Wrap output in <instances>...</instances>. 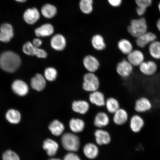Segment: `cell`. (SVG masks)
Wrapping results in <instances>:
<instances>
[{"instance_id":"obj_39","label":"cell","mask_w":160,"mask_h":160,"mask_svg":"<svg viewBox=\"0 0 160 160\" xmlns=\"http://www.w3.org/2000/svg\"><path fill=\"white\" fill-rule=\"evenodd\" d=\"M63 160H81L76 154L71 152L67 154L64 158Z\"/></svg>"},{"instance_id":"obj_44","label":"cell","mask_w":160,"mask_h":160,"mask_svg":"<svg viewBox=\"0 0 160 160\" xmlns=\"http://www.w3.org/2000/svg\"><path fill=\"white\" fill-rule=\"evenodd\" d=\"M16 2L19 3H24L27 1V0H15Z\"/></svg>"},{"instance_id":"obj_26","label":"cell","mask_w":160,"mask_h":160,"mask_svg":"<svg viewBox=\"0 0 160 160\" xmlns=\"http://www.w3.org/2000/svg\"><path fill=\"white\" fill-rule=\"evenodd\" d=\"M91 43L93 48L97 51H102L106 47L104 39L101 35H93L92 38Z\"/></svg>"},{"instance_id":"obj_28","label":"cell","mask_w":160,"mask_h":160,"mask_svg":"<svg viewBox=\"0 0 160 160\" xmlns=\"http://www.w3.org/2000/svg\"><path fill=\"white\" fill-rule=\"evenodd\" d=\"M148 52L151 57L155 60H160V41L157 40L148 46Z\"/></svg>"},{"instance_id":"obj_33","label":"cell","mask_w":160,"mask_h":160,"mask_svg":"<svg viewBox=\"0 0 160 160\" xmlns=\"http://www.w3.org/2000/svg\"><path fill=\"white\" fill-rule=\"evenodd\" d=\"M69 127L73 132H81L84 128L85 123L81 119L73 118L70 120Z\"/></svg>"},{"instance_id":"obj_37","label":"cell","mask_w":160,"mask_h":160,"mask_svg":"<svg viewBox=\"0 0 160 160\" xmlns=\"http://www.w3.org/2000/svg\"><path fill=\"white\" fill-rule=\"evenodd\" d=\"M135 3L138 7H145L148 8L152 3V0H135Z\"/></svg>"},{"instance_id":"obj_34","label":"cell","mask_w":160,"mask_h":160,"mask_svg":"<svg viewBox=\"0 0 160 160\" xmlns=\"http://www.w3.org/2000/svg\"><path fill=\"white\" fill-rule=\"evenodd\" d=\"M58 75L57 70L55 68L48 67L44 72V77L47 81L53 82L57 79Z\"/></svg>"},{"instance_id":"obj_25","label":"cell","mask_w":160,"mask_h":160,"mask_svg":"<svg viewBox=\"0 0 160 160\" xmlns=\"http://www.w3.org/2000/svg\"><path fill=\"white\" fill-rule=\"evenodd\" d=\"M117 46L120 51L123 55L127 56L134 49L131 42L126 38L120 39L118 42Z\"/></svg>"},{"instance_id":"obj_2","label":"cell","mask_w":160,"mask_h":160,"mask_svg":"<svg viewBox=\"0 0 160 160\" xmlns=\"http://www.w3.org/2000/svg\"><path fill=\"white\" fill-rule=\"evenodd\" d=\"M148 26L145 18L132 20L127 27V31L132 37L136 38L148 31Z\"/></svg>"},{"instance_id":"obj_4","label":"cell","mask_w":160,"mask_h":160,"mask_svg":"<svg viewBox=\"0 0 160 160\" xmlns=\"http://www.w3.org/2000/svg\"><path fill=\"white\" fill-rule=\"evenodd\" d=\"M82 87L85 91L90 92L98 91L100 86L98 78L94 73L88 72L84 75Z\"/></svg>"},{"instance_id":"obj_24","label":"cell","mask_w":160,"mask_h":160,"mask_svg":"<svg viewBox=\"0 0 160 160\" xmlns=\"http://www.w3.org/2000/svg\"><path fill=\"white\" fill-rule=\"evenodd\" d=\"M96 142L100 145H107L111 141V138L107 132L102 130H97L95 133Z\"/></svg>"},{"instance_id":"obj_14","label":"cell","mask_w":160,"mask_h":160,"mask_svg":"<svg viewBox=\"0 0 160 160\" xmlns=\"http://www.w3.org/2000/svg\"><path fill=\"white\" fill-rule=\"evenodd\" d=\"M83 65L89 72L94 73L98 70L99 62L97 58L92 55H88L84 58Z\"/></svg>"},{"instance_id":"obj_7","label":"cell","mask_w":160,"mask_h":160,"mask_svg":"<svg viewBox=\"0 0 160 160\" xmlns=\"http://www.w3.org/2000/svg\"><path fill=\"white\" fill-rule=\"evenodd\" d=\"M153 104L148 98L142 97L139 98L135 102L134 109L138 113L147 112L152 108Z\"/></svg>"},{"instance_id":"obj_30","label":"cell","mask_w":160,"mask_h":160,"mask_svg":"<svg viewBox=\"0 0 160 160\" xmlns=\"http://www.w3.org/2000/svg\"><path fill=\"white\" fill-rule=\"evenodd\" d=\"M83 152L88 158L95 159L98 154L99 151L97 146L93 143H88L83 148Z\"/></svg>"},{"instance_id":"obj_20","label":"cell","mask_w":160,"mask_h":160,"mask_svg":"<svg viewBox=\"0 0 160 160\" xmlns=\"http://www.w3.org/2000/svg\"><path fill=\"white\" fill-rule=\"evenodd\" d=\"M42 146L47 155L51 157H52L56 154L59 148L58 144L57 142L51 139L45 140Z\"/></svg>"},{"instance_id":"obj_19","label":"cell","mask_w":160,"mask_h":160,"mask_svg":"<svg viewBox=\"0 0 160 160\" xmlns=\"http://www.w3.org/2000/svg\"><path fill=\"white\" fill-rule=\"evenodd\" d=\"M58 9L52 4L47 3L43 5L41 9V13L44 17L47 19H52L57 15Z\"/></svg>"},{"instance_id":"obj_15","label":"cell","mask_w":160,"mask_h":160,"mask_svg":"<svg viewBox=\"0 0 160 160\" xmlns=\"http://www.w3.org/2000/svg\"><path fill=\"white\" fill-rule=\"evenodd\" d=\"M55 32L54 26L50 23H46L35 30V33L38 38H45L53 35Z\"/></svg>"},{"instance_id":"obj_1","label":"cell","mask_w":160,"mask_h":160,"mask_svg":"<svg viewBox=\"0 0 160 160\" xmlns=\"http://www.w3.org/2000/svg\"><path fill=\"white\" fill-rule=\"evenodd\" d=\"M21 63L20 56L13 52L5 51L0 56V67L7 72H15L19 68Z\"/></svg>"},{"instance_id":"obj_31","label":"cell","mask_w":160,"mask_h":160,"mask_svg":"<svg viewBox=\"0 0 160 160\" xmlns=\"http://www.w3.org/2000/svg\"><path fill=\"white\" fill-rule=\"evenodd\" d=\"M93 0H80L79 8L82 12L85 15H89L93 10Z\"/></svg>"},{"instance_id":"obj_38","label":"cell","mask_w":160,"mask_h":160,"mask_svg":"<svg viewBox=\"0 0 160 160\" xmlns=\"http://www.w3.org/2000/svg\"><path fill=\"white\" fill-rule=\"evenodd\" d=\"M35 56L39 58H45L47 57L48 54L45 50L38 48L37 49Z\"/></svg>"},{"instance_id":"obj_5","label":"cell","mask_w":160,"mask_h":160,"mask_svg":"<svg viewBox=\"0 0 160 160\" xmlns=\"http://www.w3.org/2000/svg\"><path fill=\"white\" fill-rule=\"evenodd\" d=\"M116 70L120 77L124 79H127L132 74L134 67L126 59L122 60L118 63Z\"/></svg>"},{"instance_id":"obj_46","label":"cell","mask_w":160,"mask_h":160,"mask_svg":"<svg viewBox=\"0 0 160 160\" xmlns=\"http://www.w3.org/2000/svg\"><path fill=\"white\" fill-rule=\"evenodd\" d=\"M158 9L160 13V1L159 3L158 4Z\"/></svg>"},{"instance_id":"obj_21","label":"cell","mask_w":160,"mask_h":160,"mask_svg":"<svg viewBox=\"0 0 160 160\" xmlns=\"http://www.w3.org/2000/svg\"><path fill=\"white\" fill-rule=\"evenodd\" d=\"M5 118L9 123L12 125H18L21 121V113L15 109H9L5 115Z\"/></svg>"},{"instance_id":"obj_43","label":"cell","mask_w":160,"mask_h":160,"mask_svg":"<svg viewBox=\"0 0 160 160\" xmlns=\"http://www.w3.org/2000/svg\"><path fill=\"white\" fill-rule=\"evenodd\" d=\"M156 27L157 29L160 32V18L158 20L157 23H156Z\"/></svg>"},{"instance_id":"obj_27","label":"cell","mask_w":160,"mask_h":160,"mask_svg":"<svg viewBox=\"0 0 160 160\" xmlns=\"http://www.w3.org/2000/svg\"><path fill=\"white\" fill-rule=\"evenodd\" d=\"M49 131L55 136L61 135L65 129L63 124L58 120L55 119L52 121L48 126Z\"/></svg>"},{"instance_id":"obj_35","label":"cell","mask_w":160,"mask_h":160,"mask_svg":"<svg viewBox=\"0 0 160 160\" xmlns=\"http://www.w3.org/2000/svg\"><path fill=\"white\" fill-rule=\"evenodd\" d=\"M2 158V160H21L19 155L11 149H8L4 152Z\"/></svg>"},{"instance_id":"obj_42","label":"cell","mask_w":160,"mask_h":160,"mask_svg":"<svg viewBox=\"0 0 160 160\" xmlns=\"http://www.w3.org/2000/svg\"><path fill=\"white\" fill-rule=\"evenodd\" d=\"M32 43L35 47L39 48L42 45V41L39 38H37L33 40Z\"/></svg>"},{"instance_id":"obj_16","label":"cell","mask_w":160,"mask_h":160,"mask_svg":"<svg viewBox=\"0 0 160 160\" xmlns=\"http://www.w3.org/2000/svg\"><path fill=\"white\" fill-rule=\"evenodd\" d=\"M12 89L16 94L23 97L29 92L28 86L25 82L21 80H16L12 84Z\"/></svg>"},{"instance_id":"obj_40","label":"cell","mask_w":160,"mask_h":160,"mask_svg":"<svg viewBox=\"0 0 160 160\" xmlns=\"http://www.w3.org/2000/svg\"><path fill=\"white\" fill-rule=\"evenodd\" d=\"M109 4L112 7L117 8L121 6L123 0H107Z\"/></svg>"},{"instance_id":"obj_18","label":"cell","mask_w":160,"mask_h":160,"mask_svg":"<svg viewBox=\"0 0 160 160\" xmlns=\"http://www.w3.org/2000/svg\"><path fill=\"white\" fill-rule=\"evenodd\" d=\"M113 121L115 124L122 125L128 121L129 115L128 113L124 109L120 108L113 114Z\"/></svg>"},{"instance_id":"obj_8","label":"cell","mask_w":160,"mask_h":160,"mask_svg":"<svg viewBox=\"0 0 160 160\" xmlns=\"http://www.w3.org/2000/svg\"><path fill=\"white\" fill-rule=\"evenodd\" d=\"M157 36L155 33L148 31L136 38L135 43L136 45L140 48H144L157 40Z\"/></svg>"},{"instance_id":"obj_9","label":"cell","mask_w":160,"mask_h":160,"mask_svg":"<svg viewBox=\"0 0 160 160\" xmlns=\"http://www.w3.org/2000/svg\"><path fill=\"white\" fill-rule=\"evenodd\" d=\"M50 45L52 48L56 51H63L67 45V39L62 34H56L52 37L50 41Z\"/></svg>"},{"instance_id":"obj_36","label":"cell","mask_w":160,"mask_h":160,"mask_svg":"<svg viewBox=\"0 0 160 160\" xmlns=\"http://www.w3.org/2000/svg\"><path fill=\"white\" fill-rule=\"evenodd\" d=\"M38 48L35 47L31 42H27L23 45L22 51L26 55L35 56Z\"/></svg>"},{"instance_id":"obj_6","label":"cell","mask_w":160,"mask_h":160,"mask_svg":"<svg viewBox=\"0 0 160 160\" xmlns=\"http://www.w3.org/2000/svg\"><path fill=\"white\" fill-rule=\"evenodd\" d=\"M139 71L142 74L146 77H151L157 73L158 65L153 60L145 61L138 67Z\"/></svg>"},{"instance_id":"obj_23","label":"cell","mask_w":160,"mask_h":160,"mask_svg":"<svg viewBox=\"0 0 160 160\" xmlns=\"http://www.w3.org/2000/svg\"><path fill=\"white\" fill-rule=\"evenodd\" d=\"M89 104L88 102L84 100H78L73 102L72 109L76 113L85 114L89 109Z\"/></svg>"},{"instance_id":"obj_12","label":"cell","mask_w":160,"mask_h":160,"mask_svg":"<svg viewBox=\"0 0 160 160\" xmlns=\"http://www.w3.org/2000/svg\"><path fill=\"white\" fill-rule=\"evenodd\" d=\"M145 125L144 119L138 114L132 116L130 119L129 128L131 131L134 133L140 132L142 130Z\"/></svg>"},{"instance_id":"obj_17","label":"cell","mask_w":160,"mask_h":160,"mask_svg":"<svg viewBox=\"0 0 160 160\" xmlns=\"http://www.w3.org/2000/svg\"><path fill=\"white\" fill-rule=\"evenodd\" d=\"M46 81L47 80L43 75L40 73H37L31 79V87L37 91H43L46 86Z\"/></svg>"},{"instance_id":"obj_32","label":"cell","mask_w":160,"mask_h":160,"mask_svg":"<svg viewBox=\"0 0 160 160\" xmlns=\"http://www.w3.org/2000/svg\"><path fill=\"white\" fill-rule=\"evenodd\" d=\"M105 105L109 113L114 114L120 108L119 102L115 98L110 97L106 100Z\"/></svg>"},{"instance_id":"obj_45","label":"cell","mask_w":160,"mask_h":160,"mask_svg":"<svg viewBox=\"0 0 160 160\" xmlns=\"http://www.w3.org/2000/svg\"><path fill=\"white\" fill-rule=\"evenodd\" d=\"M48 160H61V159L57 158H51L49 159Z\"/></svg>"},{"instance_id":"obj_13","label":"cell","mask_w":160,"mask_h":160,"mask_svg":"<svg viewBox=\"0 0 160 160\" xmlns=\"http://www.w3.org/2000/svg\"><path fill=\"white\" fill-rule=\"evenodd\" d=\"M41 13L36 8H32L26 10L23 15V19L29 25H33L39 21Z\"/></svg>"},{"instance_id":"obj_3","label":"cell","mask_w":160,"mask_h":160,"mask_svg":"<svg viewBox=\"0 0 160 160\" xmlns=\"http://www.w3.org/2000/svg\"><path fill=\"white\" fill-rule=\"evenodd\" d=\"M62 144L67 151L74 152L78 151L80 140L78 137L73 134L66 133L62 137Z\"/></svg>"},{"instance_id":"obj_29","label":"cell","mask_w":160,"mask_h":160,"mask_svg":"<svg viewBox=\"0 0 160 160\" xmlns=\"http://www.w3.org/2000/svg\"><path fill=\"white\" fill-rule=\"evenodd\" d=\"M109 123V118L107 113L100 112L96 115L94 123L96 127L102 128L108 125Z\"/></svg>"},{"instance_id":"obj_22","label":"cell","mask_w":160,"mask_h":160,"mask_svg":"<svg viewBox=\"0 0 160 160\" xmlns=\"http://www.w3.org/2000/svg\"><path fill=\"white\" fill-rule=\"evenodd\" d=\"M89 99L92 104L97 107H102L105 105L106 100L105 95L98 90L90 93Z\"/></svg>"},{"instance_id":"obj_11","label":"cell","mask_w":160,"mask_h":160,"mask_svg":"<svg viewBox=\"0 0 160 160\" xmlns=\"http://www.w3.org/2000/svg\"><path fill=\"white\" fill-rule=\"evenodd\" d=\"M14 35L12 26L10 23H5L0 26V41L9 42Z\"/></svg>"},{"instance_id":"obj_10","label":"cell","mask_w":160,"mask_h":160,"mask_svg":"<svg viewBox=\"0 0 160 160\" xmlns=\"http://www.w3.org/2000/svg\"><path fill=\"white\" fill-rule=\"evenodd\" d=\"M127 56V59L134 67H138L145 61L144 54L139 49H133Z\"/></svg>"},{"instance_id":"obj_41","label":"cell","mask_w":160,"mask_h":160,"mask_svg":"<svg viewBox=\"0 0 160 160\" xmlns=\"http://www.w3.org/2000/svg\"><path fill=\"white\" fill-rule=\"evenodd\" d=\"M147 8L145 7H138L136 9V12L138 15L139 16V17H142L146 13L147 11Z\"/></svg>"}]
</instances>
